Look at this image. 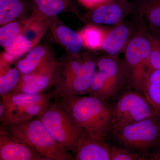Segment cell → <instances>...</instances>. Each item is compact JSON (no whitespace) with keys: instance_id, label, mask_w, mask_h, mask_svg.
I'll list each match as a JSON object with an SVG mask.
<instances>
[{"instance_id":"6da1fadb","label":"cell","mask_w":160,"mask_h":160,"mask_svg":"<svg viewBox=\"0 0 160 160\" xmlns=\"http://www.w3.org/2000/svg\"><path fill=\"white\" fill-rule=\"evenodd\" d=\"M55 102L90 137L106 141L111 132L112 106L95 97H54Z\"/></svg>"},{"instance_id":"7a4b0ae2","label":"cell","mask_w":160,"mask_h":160,"mask_svg":"<svg viewBox=\"0 0 160 160\" xmlns=\"http://www.w3.org/2000/svg\"><path fill=\"white\" fill-rule=\"evenodd\" d=\"M14 139L27 144L45 160H75V156L52 138L38 117L2 123Z\"/></svg>"},{"instance_id":"3957f363","label":"cell","mask_w":160,"mask_h":160,"mask_svg":"<svg viewBox=\"0 0 160 160\" xmlns=\"http://www.w3.org/2000/svg\"><path fill=\"white\" fill-rule=\"evenodd\" d=\"M139 19V24L135 26L132 37L124 52L122 62L126 83L132 89L144 95L151 46L146 24L141 17Z\"/></svg>"},{"instance_id":"277c9868","label":"cell","mask_w":160,"mask_h":160,"mask_svg":"<svg viewBox=\"0 0 160 160\" xmlns=\"http://www.w3.org/2000/svg\"><path fill=\"white\" fill-rule=\"evenodd\" d=\"M112 133L125 149L146 159L160 155V113Z\"/></svg>"},{"instance_id":"5b68a950","label":"cell","mask_w":160,"mask_h":160,"mask_svg":"<svg viewBox=\"0 0 160 160\" xmlns=\"http://www.w3.org/2000/svg\"><path fill=\"white\" fill-rule=\"evenodd\" d=\"M38 117L52 138L75 154L84 130L55 101L50 102Z\"/></svg>"},{"instance_id":"8992f818","label":"cell","mask_w":160,"mask_h":160,"mask_svg":"<svg viewBox=\"0 0 160 160\" xmlns=\"http://www.w3.org/2000/svg\"><path fill=\"white\" fill-rule=\"evenodd\" d=\"M156 115L143 95L135 90H128L112 106L111 132Z\"/></svg>"},{"instance_id":"52a82bcc","label":"cell","mask_w":160,"mask_h":160,"mask_svg":"<svg viewBox=\"0 0 160 160\" xmlns=\"http://www.w3.org/2000/svg\"><path fill=\"white\" fill-rule=\"evenodd\" d=\"M27 18L26 24L11 46L5 49L17 59L38 46L49 27L47 18L38 12L33 11Z\"/></svg>"},{"instance_id":"ba28073f","label":"cell","mask_w":160,"mask_h":160,"mask_svg":"<svg viewBox=\"0 0 160 160\" xmlns=\"http://www.w3.org/2000/svg\"><path fill=\"white\" fill-rule=\"evenodd\" d=\"M133 8L134 5L128 0H108L89 10L84 21L87 19L97 25L115 26L123 22Z\"/></svg>"},{"instance_id":"9c48e42d","label":"cell","mask_w":160,"mask_h":160,"mask_svg":"<svg viewBox=\"0 0 160 160\" xmlns=\"http://www.w3.org/2000/svg\"><path fill=\"white\" fill-rule=\"evenodd\" d=\"M58 62L57 61L44 68L26 75L22 78L18 86L11 92L28 94H42L54 86Z\"/></svg>"},{"instance_id":"30bf717a","label":"cell","mask_w":160,"mask_h":160,"mask_svg":"<svg viewBox=\"0 0 160 160\" xmlns=\"http://www.w3.org/2000/svg\"><path fill=\"white\" fill-rule=\"evenodd\" d=\"M0 160H45L27 144L14 139L2 126L0 130Z\"/></svg>"},{"instance_id":"8fae6325","label":"cell","mask_w":160,"mask_h":160,"mask_svg":"<svg viewBox=\"0 0 160 160\" xmlns=\"http://www.w3.org/2000/svg\"><path fill=\"white\" fill-rule=\"evenodd\" d=\"M134 25L123 22L110 27L106 33L102 49L107 54L118 56L124 53L134 32Z\"/></svg>"},{"instance_id":"7c38bea8","label":"cell","mask_w":160,"mask_h":160,"mask_svg":"<svg viewBox=\"0 0 160 160\" xmlns=\"http://www.w3.org/2000/svg\"><path fill=\"white\" fill-rule=\"evenodd\" d=\"M110 145L90 137L84 131L78 143L75 160H110Z\"/></svg>"},{"instance_id":"4fadbf2b","label":"cell","mask_w":160,"mask_h":160,"mask_svg":"<svg viewBox=\"0 0 160 160\" xmlns=\"http://www.w3.org/2000/svg\"><path fill=\"white\" fill-rule=\"evenodd\" d=\"M97 66L106 75L114 96L126 83L122 61L117 56L107 54L97 60Z\"/></svg>"},{"instance_id":"5bb4252c","label":"cell","mask_w":160,"mask_h":160,"mask_svg":"<svg viewBox=\"0 0 160 160\" xmlns=\"http://www.w3.org/2000/svg\"><path fill=\"white\" fill-rule=\"evenodd\" d=\"M26 57L20 60L17 68L22 75L31 73L56 61L47 47L37 46L28 52Z\"/></svg>"},{"instance_id":"9a60e30c","label":"cell","mask_w":160,"mask_h":160,"mask_svg":"<svg viewBox=\"0 0 160 160\" xmlns=\"http://www.w3.org/2000/svg\"><path fill=\"white\" fill-rule=\"evenodd\" d=\"M49 21V27L59 44L74 57H80L79 54L84 46L79 32L63 24H56L55 21Z\"/></svg>"},{"instance_id":"2e32d148","label":"cell","mask_w":160,"mask_h":160,"mask_svg":"<svg viewBox=\"0 0 160 160\" xmlns=\"http://www.w3.org/2000/svg\"><path fill=\"white\" fill-rule=\"evenodd\" d=\"M31 8L49 20L64 12H72L82 19L71 0H30Z\"/></svg>"},{"instance_id":"e0dca14e","label":"cell","mask_w":160,"mask_h":160,"mask_svg":"<svg viewBox=\"0 0 160 160\" xmlns=\"http://www.w3.org/2000/svg\"><path fill=\"white\" fill-rule=\"evenodd\" d=\"M137 9L148 31L160 38V0H140Z\"/></svg>"},{"instance_id":"ac0fdd59","label":"cell","mask_w":160,"mask_h":160,"mask_svg":"<svg viewBox=\"0 0 160 160\" xmlns=\"http://www.w3.org/2000/svg\"><path fill=\"white\" fill-rule=\"evenodd\" d=\"M51 101L6 108L2 123L17 122L37 117Z\"/></svg>"},{"instance_id":"d6986e66","label":"cell","mask_w":160,"mask_h":160,"mask_svg":"<svg viewBox=\"0 0 160 160\" xmlns=\"http://www.w3.org/2000/svg\"><path fill=\"white\" fill-rule=\"evenodd\" d=\"M6 108L51 101L54 98L53 91L42 94H28L22 92H10L1 97Z\"/></svg>"},{"instance_id":"ffe728a7","label":"cell","mask_w":160,"mask_h":160,"mask_svg":"<svg viewBox=\"0 0 160 160\" xmlns=\"http://www.w3.org/2000/svg\"><path fill=\"white\" fill-rule=\"evenodd\" d=\"M31 7L30 0H9L0 6V25L16 20Z\"/></svg>"},{"instance_id":"44dd1931","label":"cell","mask_w":160,"mask_h":160,"mask_svg":"<svg viewBox=\"0 0 160 160\" xmlns=\"http://www.w3.org/2000/svg\"><path fill=\"white\" fill-rule=\"evenodd\" d=\"M109 28H102L95 24H88L80 30L84 46L92 50L101 49L104 38Z\"/></svg>"},{"instance_id":"7402d4cb","label":"cell","mask_w":160,"mask_h":160,"mask_svg":"<svg viewBox=\"0 0 160 160\" xmlns=\"http://www.w3.org/2000/svg\"><path fill=\"white\" fill-rule=\"evenodd\" d=\"M88 94L106 102L113 96L109 82L102 72L99 70L94 72Z\"/></svg>"},{"instance_id":"603a6c76","label":"cell","mask_w":160,"mask_h":160,"mask_svg":"<svg viewBox=\"0 0 160 160\" xmlns=\"http://www.w3.org/2000/svg\"><path fill=\"white\" fill-rule=\"evenodd\" d=\"M26 18L15 20L3 25L0 29V45L6 49L11 46L26 24Z\"/></svg>"},{"instance_id":"cb8c5ba5","label":"cell","mask_w":160,"mask_h":160,"mask_svg":"<svg viewBox=\"0 0 160 160\" xmlns=\"http://www.w3.org/2000/svg\"><path fill=\"white\" fill-rule=\"evenodd\" d=\"M1 69L0 95L1 97L11 92L19 83L22 73L18 68Z\"/></svg>"},{"instance_id":"d4e9b609","label":"cell","mask_w":160,"mask_h":160,"mask_svg":"<svg viewBox=\"0 0 160 160\" xmlns=\"http://www.w3.org/2000/svg\"><path fill=\"white\" fill-rule=\"evenodd\" d=\"M144 95L154 109L156 114L160 113V86L145 82Z\"/></svg>"},{"instance_id":"484cf974","label":"cell","mask_w":160,"mask_h":160,"mask_svg":"<svg viewBox=\"0 0 160 160\" xmlns=\"http://www.w3.org/2000/svg\"><path fill=\"white\" fill-rule=\"evenodd\" d=\"M150 46L151 55L148 67L160 69V38L152 34L147 29Z\"/></svg>"},{"instance_id":"4316f807","label":"cell","mask_w":160,"mask_h":160,"mask_svg":"<svg viewBox=\"0 0 160 160\" xmlns=\"http://www.w3.org/2000/svg\"><path fill=\"white\" fill-rule=\"evenodd\" d=\"M110 160H146L145 158L133 153L123 148L116 146H109Z\"/></svg>"},{"instance_id":"83f0119b","label":"cell","mask_w":160,"mask_h":160,"mask_svg":"<svg viewBox=\"0 0 160 160\" xmlns=\"http://www.w3.org/2000/svg\"><path fill=\"white\" fill-rule=\"evenodd\" d=\"M145 82L160 86V69L148 67L146 72Z\"/></svg>"},{"instance_id":"f1b7e54d","label":"cell","mask_w":160,"mask_h":160,"mask_svg":"<svg viewBox=\"0 0 160 160\" xmlns=\"http://www.w3.org/2000/svg\"><path fill=\"white\" fill-rule=\"evenodd\" d=\"M77 1L85 8L90 10L102 5L108 0H77Z\"/></svg>"},{"instance_id":"f546056e","label":"cell","mask_w":160,"mask_h":160,"mask_svg":"<svg viewBox=\"0 0 160 160\" xmlns=\"http://www.w3.org/2000/svg\"><path fill=\"white\" fill-rule=\"evenodd\" d=\"M6 106L2 100H1L0 103V120H2L6 111Z\"/></svg>"},{"instance_id":"4dcf8cb0","label":"cell","mask_w":160,"mask_h":160,"mask_svg":"<svg viewBox=\"0 0 160 160\" xmlns=\"http://www.w3.org/2000/svg\"><path fill=\"white\" fill-rule=\"evenodd\" d=\"M9 1V0H0V6H2L3 4H4V3L6 2Z\"/></svg>"},{"instance_id":"1f68e13d","label":"cell","mask_w":160,"mask_h":160,"mask_svg":"<svg viewBox=\"0 0 160 160\" xmlns=\"http://www.w3.org/2000/svg\"><path fill=\"white\" fill-rule=\"evenodd\" d=\"M158 160H160V158H159Z\"/></svg>"}]
</instances>
